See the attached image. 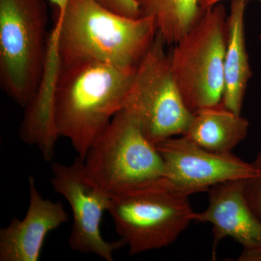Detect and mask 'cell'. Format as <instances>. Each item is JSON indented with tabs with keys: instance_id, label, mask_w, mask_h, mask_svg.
Instances as JSON below:
<instances>
[{
	"instance_id": "cell-11",
	"label": "cell",
	"mask_w": 261,
	"mask_h": 261,
	"mask_svg": "<svg viewBox=\"0 0 261 261\" xmlns=\"http://www.w3.org/2000/svg\"><path fill=\"white\" fill-rule=\"evenodd\" d=\"M30 202L23 219L0 229V261H38L48 233L69 221L61 202L44 199L35 179H29Z\"/></svg>"
},
{
	"instance_id": "cell-5",
	"label": "cell",
	"mask_w": 261,
	"mask_h": 261,
	"mask_svg": "<svg viewBox=\"0 0 261 261\" xmlns=\"http://www.w3.org/2000/svg\"><path fill=\"white\" fill-rule=\"evenodd\" d=\"M227 16L221 3L204 10L168 55L173 79L192 113L221 104Z\"/></svg>"
},
{
	"instance_id": "cell-1",
	"label": "cell",
	"mask_w": 261,
	"mask_h": 261,
	"mask_svg": "<svg viewBox=\"0 0 261 261\" xmlns=\"http://www.w3.org/2000/svg\"><path fill=\"white\" fill-rule=\"evenodd\" d=\"M158 34L153 19L130 18L96 0H68L57 15L48 48L57 65L94 61L136 69Z\"/></svg>"
},
{
	"instance_id": "cell-4",
	"label": "cell",
	"mask_w": 261,
	"mask_h": 261,
	"mask_svg": "<svg viewBox=\"0 0 261 261\" xmlns=\"http://www.w3.org/2000/svg\"><path fill=\"white\" fill-rule=\"evenodd\" d=\"M47 21L44 0H0V85L24 108L47 70Z\"/></svg>"
},
{
	"instance_id": "cell-18",
	"label": "cell",
	"mask_w": 261,
	"mask_h": 261,
	"mask_svg": "<svg viewBox=\"0 0 261 261\" xmlns=\"http://www.w3.org/2000/svg\"><path fill=\"white\" fill-rule=\"evenodd\" d=\"M49 1L56 9V14L59 15L64 11L68 0H49Z\"/></svg>"
},
{
	"instance_id": "cell-2",
	"label": "cell",
	"mask_w": 261,
	"mask_h": 261,
	"mask_svg": "<svg viewBox=\"0 0 261 261\" xmlns=\"http://www.w3.org/2000/svg\"><path fill=\"white\" fill-rule=\"evenodd\" d=\"M82 61L58 66L51 84V113L58 137L84 159L116 113L123 110L136 73Z\"/></svg>"
},
{
	"instance_id": "cell-7",
	"label": "cell",
	"mask_w": 261,
	"mask_h": 261,
	"mask_svg": "<svg viewBox=\"0 0 261 261\" xmlns=\"http://www.w3.org/2000/svg\"><path fill=\"white\" fill-rule=\"evenodd\" d=\"M165 45L158 34L137 67L123 108L135 117L154 145L185 135L193 116L173 79Z\"/></svg>"
},
{
	"instance_id": "cell-14",
	"label": "cell",
	"mask_w": 261,
	"mask_h": 261,
	"mask_svg": "<svg viewBox=\"0 0 261 261\" xmlns=\"http://www.w3.org/2000/svg\"><path fill=\"white\" fill-rule=\"evenodd\" d=\"M141 16L153 19L166 44H175L198 21L200 0H137Z\"/></svg>"
},
{
	"instance_id": "cell-12",
	"label": "cell",
	"mask_w": 261,
	"mask_h": 261,
	"mask_svg": "<svg viewBox=\"0 0 261 261\" xmlns=\"http://www.w3.org/2000/svg\"><path fill=\"white\" fill-rule=\"evenodd\" d=\"M246 3L245 0H232L227 16V44L221 105L237 114H241L247 84L252 76L245 42Z\"/></svg>"
},
{
	"instance_id": "cell-6",
	"label": "cell",
	"mask_w": 261,
	"mask_h": 261,
	"mask_svg": "<svg viewBox=\"0 0 261 261\" xmlns=\"http://www.w3.org/2000/svg\"><path fill=\"white\" fill-rule=\"evenodd\" d=\"M111 199L108 212L130 255L169 246L194 221L189 197L162 185Z\"/></svg>"
},
{
	"instance_id": "cell-8",
	"label": "cell",
	"mask_w": 261,
	"mask_h": 261,
	"mask_svg": "<svg viewBox=\"0 0 261 261\" xmlns=\"http://www.w3.org/2000/svg\"><path fill=\"white\" fill-rule=\"evenodd\" d=\"M51 184L63 196L73 214L68 245L73 251L94 254L106 261H113V253L126 246L122 239L107 242L100 231L103 215L109 210L111 197L92 185L84 171V159L78 157L70 165L51 164Z\"/></svg>"
},
{
	"instance_id": "cell-3",
	"label": "cell",
	"mask_w": 261,
	"mask_h": 261,
	"mask_svg": "<svg viewBox=\"0 0 261 261\" xmlns=\"http://www.w3.org/2000/svg\"><path fill=\"white\" fill-rule=\"evenodd\" d=\"M89 181L111 197L161 185L165 165L135 117L121 110L84 159Z\"/></svg>"
},
{
	"instance_id": "cell-10",
	"label": "cell",
	"mask_w": 261,
	"mask_h": 261,
	"mask_svg": "<svg viewBox=\"0 0 261 261\" xmlns=\"http://www.w3.org/2000/svg\"><path fill=\"white\" fill-rule=\"evenodd\" d=\"M245 180H233L213 187L209 203L194 214V221L212 226L213 260L223 239L231 238L244 249L261 248V220L252 211L244 192Z\"/></svg>"
},
{
	"instance_id": "cell-16",
	"label": "cell",
	"mask_w": 261,
	"mask_h": 261,
	"mask_svg": "<svg viewBox=\"0 0 261 261\" xmlns=\"http://www.w3.org/2000/svg\"><path fill=\"white\" fill-rule=\"evenodd\" d=\"M99 4L117 14L130 18H140V7L137 0H96Z\"/></svg>"
},
{
	"instance_id": "cell-9",
	"label": "cell",
	"mask_w": 261,
	"mask_h": 261,
	"mask_svg": "<svg viewBox=\"0 0 261 261\" xmlns=\"http://www.w3.org/2000/svg\"><path fill=\"white\" fill-rule=\"evenodd\" d=\"M165 165L163 186L190 197L208 192L224 182L247 179L257 170L231 153H216L202 148L185 136L171 137L156 144Z\"/></svg>"
},
{
	"instance_id": "cell-15",
	"label": "cell",
	"mask_w": 261,
	"mask_h": 261,
	"mask_svg": "<svg viewBox=\"0 0 261 261\" xmlns=\"http://www.w3.org/2000/svg\"><path fill=\"white\" fill-rule=\"evenodd\" d=\"M252 163L256 168L257 173L245 180L244 192L249 205L261 220V149Z\"/></svg>"
},
{
	"instance_id": "cell-19",
	"label": "cell",
	"mask_w": 261,
	"mask_h": 261,
	"mask_svg": "<svg viewBox=\"0 0 261 261\" xmlns=\"http://www.w3.org/2000/svg\"><path fill=\"white\" fill-rule=\"evenodd\" d=\"M222 1H224V0H200V7L201 9L204 10L215 6L216 5L219 4ZM245 1H247V0H245Z\"/></svg>"
},
{
	"instance_id": "cell-13",
	"label": "cell",
	"mask_w": 261,
	"mask_h": 261,
	"mask_svg": "<svg viewBox=\"0 0 261 261\" xmlns=\"http://www.w3.org/2000/svg\"><path fill=\"white\" fill-rule=\"evenodd\" d=\"M249 126L248 120L241 114L220 104L193 113L191 123L183 136L211 152L231 153L247 137Z\"/></svg>"
},
{
	"instance_id": "cell-17",
	"label": "cell",
	"mask_w": 261,
	"mask_h": 261,
	"mask_svg": "<svg viewBox=\"0 0 261 261\" xmlns=\"http://www.w3.org/2000/svg\"><path fill=\"white\" fill-rule=\"evenodd\" d=\"M238 261H261V248L244 249Z\"/></svg>"
}]
</instances>
